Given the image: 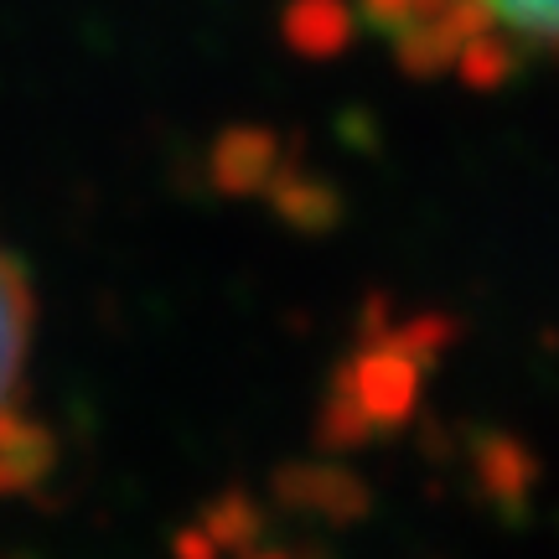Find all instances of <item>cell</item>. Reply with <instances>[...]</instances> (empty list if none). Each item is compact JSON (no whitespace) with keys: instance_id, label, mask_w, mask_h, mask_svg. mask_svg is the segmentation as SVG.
Returning a JSON list of instances; mask_svg holds the SVG:
<instances>
[{"instance_id":"6da1fadb","label":"cell","mask_w":559,"mask_h":559,"mask_svg":"<svg viewBox=\"0 0 559 559\" xmlns=\"http://www.w3.org/2000/svg\"><path fill=\"white\" fill-rule=\"evenodd\" d=\"M379 21L425 62L513 68L549 47L555 0H373Z\"/></svg>"},{"instance_id":"7a4b0ae2","label":"cell","mask_w":559,"mask_h":559,"mask_svg":"<svg viewBox=\"0 0 559 559\" xmlns=\"http://www.w3.org/2000/svg\"><path fill=\"white\" fill-rule=\"evenodd\" d=\"M26 290H21L11 260L0 254V425L11 415V400H16L21 368H26Z\"/></svg>"}]
</instances>
